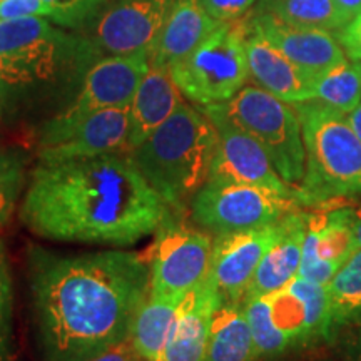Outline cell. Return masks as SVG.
Masks as SVG:
<instances>
[{"label": "cell", "instance_id": "6da1fadb", "mask_svg": "<svg viewBox=\"0 0 361 361\" xmlns=\"http://www.w3.org/2000/svg\"><path fill=\"white\" fill-rule=\"evenodd\" d=\"M30 291L45 361H89L130 335L149 296L151 269L137 252L29 251Z\"/></svg>", "mask_w": 361, "mask_h": 361}, {"label": "cell", "instance_id": "7a4b0ae2", "mask_svg": "<svg viewBox=\"0 0 361 361\" xmlns=\"http://www.w3.org/2000/svg\"><path fill=\"white\" fill-rule=\"evenodd\" d=\"M166 211L129 151H121L40 161L20 219L44 239L126 247L154 234Z\"/></svg>", "mask_w": 361, "mask_h": 361}, {"label": "cell", "instance_id": "3957f363", "mask_svg": "<svg viewBox=\"0 0 361 361\" xmlns=\"http://www.w3.org/2000/svg\"><path fill=\"white\" fill-rule=\"evenodd\" d=\"M218 141L206 112L183 102L129 154L166 207L180 214L209 179Z\"/></svg>", "mask_w": 361, "mask_h": 361}, {"label": "cell", "instance_id": "277c9868", "mask_svg": "<svg viewBox=\"0 0 361 361\" xmlns=\"http://www.w3.org/2000/svg\"><path fill=\"white\" fill-rule=\"evenodd\" d=\"M293 106L306 151V173L296 188L300 206L361 196V141L348 116L316 99Z\"/></svg>", "mask_w": 361, "mask_h": 361}, {"label": "cell", "instance_id": "5b68a950", "mask_svg": "<svg viewBox=\"0 0 361 361\" xmlns=\"http://www.w3.org/2000/svg\"><path fill=\"white\" fill-rule=\"evenodd\" d=\"M250 17L223 22L188 57L169 67L183 96L209 106L233 99L250 80L246 37Z\"/></svg>", "mask_w": 361, "mask_h": 361}, {"label": "cell", "instance_id": "8992f818", "mask_svg": "<svg viewBox=\"0 0 361 361\" xmlns=\"http://www.w3.org/2000/svg\"><path fill=\"white\" fill-rule=\"evenodd\" d=\"M221 107L234 124L259 142L284 183L295 189L300 186L306 173V151L295 106L256 84H246Z\"/></svg>", "mask_w": 361, "mask_h": 361}, {"label": "cell", "instance_id": "52a82bcc", "mask_svg": "<svg viewBox=\"0 0 361 361\" xmlns=\"http://www.w3.org/2000/svg\"><path fill=\"white\" fill-rule=\"evenodd\" d=\"M298 207L296 196L252 184L207 179L194 194L189 213L200 228L219 236L274 224Z\"/></svg>", "mask_w": 361, "mask_h": 361}, {"label": "cell", "instance_id": "ba28073f", "mask_svg": "<svg viewBox=\"0 0 361 361\" xmlns=\"http://www.w3.org/2000/svg\"><path fill=\"white\" fill-rule=\"evenodd\" d=\"M64 40L45 17L0 19V82L6 92L56 82L67 64Z\"/></svg>", "mask_w": 361, "mask_h": 361}, {"label": "cell", "instance_id": "9c48e42d", "mask_svg": "<svg viewBox=\"0 0 361 361\" xmlns=\"http://www.w3.org/2000/svg\"><path fill=\"white\" fill-rule=\"evenodd\" d=\"M213 251L209 234L197 231L179 219V213L164 219L156 231V241L144 255L151 269L149 296L183 301L207 279Z\"/></svg>", "mask_w": 361, "mask_h": 361}, {"label": "cell", "instance_id": "30bf717a", "mask_svg": "<svg viewBox=\"0 0 361 361\" xmlns=\"http://www.w3.org/2000/svg\"><path fill=\"white\" fill-rule=\"evenodd\" d=\"M147 71L149 54L99 59L84 74L78 96L44 126L42 133H57L94 112L129 106Z\"/></svg>", "mask_w": 361, "mask_h": 361}, {"label": "cell", "instance_id": "8fae6325", "mask_svg": "<svg viewBox=\"0 0 361 361\" xmlns=\"http://www.w3.org/2000/svg\"><path fill=\"white\" fill-rule=\"evenodd\" d=\"M201 109L213 121L219 135L209 179L252 184L296 196V189L281 179L259 142L234 124L221 104L201 106Z\"/></svg>", "mask_w": 361, "mask_h": 361}, {"label": "cell", "instance_id": "7c38bea8", "mask_svg": "<svg viewBox=\"0 0 361 361\" xmlns=\"http://www.w3.org/2000/svg\"><path fill=\"white\" fill-rule=\"evenodd\" d=\"M288 216L264 228L219 234L213 239L207 281L221 300L243 303L263 256L286 231Z\"/></svg>", "mask_w": 361, "mask_h": 361}, {"label": "cell", "instance_id": "4fadbf2b", "mask_svg": "<svg viewBox=\"0 0 361 361\" xmlns=\"http://www.w3.org/2000/svg\"><path fill=\"white\" fill-rule=\"evenodd\" d=\"M173 0H119L102 13L94 37L111 56L151 54Z\"/></svg>", "mask_w": 361, "mask_h": 361}, {"label": "cell", "instance_id": "5bb4252c", "mask_svg": "<svg viewBox=\"0 0 361 361\" xmlns=\"http://www.w3.org/2000/svg\"><path fill=\"white\" fill-rule=\"evenodd\" d=\"M129 106L94 112L71 128L42 133L40 161H67L128 151Z\"/></svg>", "mask_w": 361, "mask_h": 361}, {"label": "cell", "instance_id": "9a60e30c", "mask_svg": "<svg viewBox=\"0 0 361 361\" xmlns=\"http://www.w3.org/2000/svg\"><path fill=\"white\" fill-rule=\"evenodd\" d=\"M274 326L291 348H305L329 340L326 286L298 276L281 290L266 296Z\"/></svg>", "mask_w": 361, "mask_h": 361}, {"label": "cell", "instance_id": "2e32d148", "mask_svg": "<svg viewBox=\"0 0 361 361\" xmlns=\"http://www.w3.org/2000/svg\"><path fill=\"white\" fill-rule=\"evenodd\" d=\"M355 251L353 207L306 213L300 276L326 286Z\"/></svg>", "mask_w": 361, "mask_h": 361}, {"label": "cell", "instance_id": "e0dca14e", "mask_svg": "<svg viewBox=\"0 0 361 361\" xmlns=\"http://www.w3.org/2000/svg\"><path fill=\"white\" fill-rule=\"evenodd\" d=\"M251 24L278 51L314 78L350 59L336 35L326 30L286 24L271 13L258 11L251 16Z\"/></svg>", "mask_w": 361, "mask_h": 361}, {"label": "cell", "instance_id": "ac0fdd59", "mask_svg": "<svg viewBox=\"0 0 361 361\" xmlns=\"http://www.w3.org/2000/svg\"><path fill=\"white\" fill-rule=\"evenodd\" d=\"M250 78L258 87L268 90L288 104L306 102L314 99V75L301 69L278 51L259 30L251 24L246 37Z\"/></svg>", "mask_w": 361, "mask_h": 361}, {"label": "cell", "instance_id": "d6986e66", "mask_svg": "<svg viewBox=\"0 0 361 361\" xmlns=\"http://www.w3.org/2000/svg\"><path fill=\"white\" fill-rule=\"evenodd\" d=\"M221 301L207 279L186 295L176 313L159 361H206L211 318Z\"/></svg>", "mask_w": 361, "mask_h": 361}, {"label": "cell", "instance_id": "ffe728a7", "mask_svg": "<svg viewBox=\"0 0 361 361\" xmlns=\"http://www.w3.org/2000/svg\"><path fill=\"white\" fill-rule=\"evenodd\" d=\"M183 102V92L174 82L168 67L149 62V71L129 104L128 151L146 141Z\"/></svg>", "mask_w": 361, "mask_h": 361}, {"label": "cell", "instance_id": "44dd1931", "mask_svg": "<svg viewBox=\"0 0 361 361\" xmlns=\"http://www.w3.org/2000/svg\"><path fill=\"white\" fill-rule=\"evenodd\" d=\"M219 24L223 22L213 19L200 0H173L168 20L149 54V62L169 69L200 47Z\"/></svg>", "mask_w": 361, "mask_h": 361}, {"label": "cell", "instance_id": "7402d4cb", "mask_svg": "<svg viewBox=\"0 0 361 361\" xmlns=\"http://www.w3.org/2000/svg\"><path fill=\"white\" fill-rule=\"evenodd\" d=\"M305 233L306 213L295 211L288 216L286 231L261 259L243 301L268 296L271 293L281 290L300 274Z\"/></svg>", "mask_w": 361, "mask_h": 361}, {"label": "cell", "instance_id": "603a6c76", "mask_svg": "<svg viewBox=\"0 0 361 361\" xmlns=\"http://www.w3.org/2000/svg\"><path fill=\"white\" fill-rule=\"evenodd\" d=\"M206 361H259L243 303L221 301L214 310Z\"/></svg>", "mask_w": 361, "mask_h": 361}, {"label": "cell", "instance_id": "cb8c5ba5", "mask_svg": "<svg viewBox=\"0 0 361 361\" xmlns=\"http://www.w3.org/2000/svg\"><path fill=\"white\" fill-rule=\"evenodd\" d=\"M329 340L361 316V250L340 266L326 284Z\"/></svg>", "mask_w": 361, "mask_h": 361}, {"label": "cell", "instance_id": "d4e9b609", "mask_svg": "<svg viewBox=\"0 0 361 361\" xmlns=\"http://www.w3.org/2000/svg\"><path fill=\"white\" fill-rule=\"evenodd\" d=\"M180 301L147 296L130 328V341L146 361H159Z\"/></svg>", "mask_w": 361, "mask_h": 361}, {"label": "cell", "instance_id": "484cf974", "mask_svg": "<svg viewBox=\"0 0 361 361\" xmlns=\"http://www.w3.org/2000/svg\"><path fill=\"white\" fill-rule=\"evenodd\" d=\"M258 12H266L286 24L311 27L338 35L348 25L333 0H261Z\"/></svg>", "mask_w": 361, "mask_h": 361}, {"label": "cell", "instance_id": "4316f807", "mask_svg": "<svg viewBox=\"0 0 361 361\" xmlns=\"http://www.w3.org/2000/svg\"><path fill=\"white\" fill-rule=\"evenodd\" d=\"M314 99L350 114L361 104V71L356 61H345L314 78Z\"/></svg>", "mask_w": 361, "mask_h": 361}, {"label": "cell", "instance_id": "83f0119b", "mask_svg": "<svg viewBox=\"0 0 361 361\" xmlns=\"http://www.w3.org/2000/svg\"><path fill=\"white\" fill-rule=\"evenodd\" d=\"M243 310H245L246 319L250 323L259 360H276L293 350L286 336L274 326L273 319H271L268 298L261 296L243 301Z\"/></svg>", "mask_w": 361, "mask_h": 361}, {"label": "cell", "instance_id": "f1b7e54d", "mask_svg": "<svg viewBox=\"0 0 361 361\" xmlns=\"http://www.w3.org/2000/svg\"><path fill=\"white\" fill-rule=\"evenodd\" d=\"M13 288L6 246L0 241V361H12Z\"/></svg>", "mask_w": 361, "mask_h": 361}, {"label": "cell", "instance_id": "f546056e", "mask_svg": "<svg viewBox=\"0 0 361 361\" xmlns=\"http://www.w3.org/2000/svg\"><path fill=\"white\" fill-rule=\"evenodd\" d=\"M27 157L20 149L0 146V189L20 192Z\"/></svg>", "mask_w": 361, "mask_h": 361}, {"label": "cell", "instance_id": "4dcf8cb0", "mask_svg": "<svg viewBox=\"0 0 361 361\" xmlns=\"http://www.w3.org/2000/svg\"><path fill=\"white\" fill-rule=\"evenodd\" d=\"M51 8V20L61 25H75L99 7L102 0H44Z\"/></svg>", "mask_w": 361, "mask_h": 361}, {"label": "cell", "instance_id": "1f68e13d", "mask_svg": "<svg viewBox=\"0 0 361 361\" xmlns=\"http://www.w3.org/2000/svg\"><path fill=\"white\" fill-rule=\"evenodd\" d=\"M204 11L218 22L245 19L258 0H200Z\"/></svg>", "mask_w": 361, "mask_h": 361}, {"label": "cell", "instance_id": "d6a6232c", "mask_svg": "<svg viewBox=\"0 0 361 361\" xmlns=\"http://www.w3.org/2000/svg\"><path fill=\"white\" fill-rule=\"evenodd\" d=\"M45 17L51 19V8L44 0H0V19Z\"/></svg>", "mask_w": 361, "mask_h": 361}, {"label": "cell", "instance_id": "836d02e7", "mask_svg": "<svg viewBox=\"0 0 361 361\" xmlns=\"http://www.w3.org/2000/svg\"><path fill=\"white\" fill-rule=\"evenodd\" d=\"M336 37L340 40L341 47L345 49L346 56L351 61L361 62V13L358 17H355Z\"/></svg>", "mask_w": 361, "mask_h": 361}, {"label": "cell", "instance_id": "e575fe53", "mask_svg": "<svg viewBox=\"0 0 361 361\" xmlns=\"http://www.w3.org/2000/svg\"><path fill=\"white\" fill-rule=\"evenodd\" d=\"M89 361H146L141 355L137 353V350L134 348L130 338H126L124 341L117 343L116 346H112L111 350L104 351L102 355L96 356V358Z\"/></svg>", "mask_w": 361, "mask_h": 361}, {"label": "cell", "instance_id": "d590c367", "mask_svg": "<svg viewBox=\"0 0 361 361\" xmlns=\"http://www.w3.org/2000/svg\"><path fill=\"white\" fill-rule=\"evenodd\" d=\"M17 197L19 192L11 191V189H0V228L11 219L13 213V207H16Z\"/></svg>", "mask_w": 361, "mask_h": 361}, {"label": "cell", "instance_id": "8d00e7d4", "mask_svg": "<svg viewBox=\"0 0 361 361\" xmlns=\"http://www.w3.org/2000/svg\"><path fill=\"white\" fill-rule=\"evenodd\" d=\"M353 331L346 341V356L350 361H361V323L351 324Z\"/></svg>", "mask_w": 361, "mask_h": 361}, {"label": "cell", "instance_id": "74e56055", "mask_svg": "<svg viewBox=\"0 0 361 361\" xmlns=\"http://www.w3.org/2000/svg\"><path fill=\"white\" fill-rule=\"evenodd\" d=\"M333 2L348 24L361 13V0H333Z\"/></svg>", "mask_w": 361, "mask_h": 361}, {"label": "cell", "instance_id": "f35d334b", "mask_svg": "<svg viewBox=\"0 0 361 361\" xmlns=\"http://www.w3.org/2000/svg\"><path fill=\"white\" fill-rule=\"evenodd\" d=\"M353 234L356 250H361V206L353 207Z\"/></svg>", "mask_w": 361, "mask_h": 361}, {"label": "cell", "instance_id": "ab89813d", "mask_svg": "<svg viewBox=\"0 0 361 361\" xmlns=\"http://www.w3.org/2000/svg\"><path fill=\"white\" fill-rule=\"evenodd\" d=\"M346 116H348L351 128H353L356 135H358L360 141H361V104L358 107H356V109H353L350 112V114H346Z\"/></svg>", "mask_w": 361, "mask_h": 361}, {"label": "cell", "instance_id": "60d3db41", "mask_svg": "<svg viewBox=\"0 0 361 361\" xmlns=\"http://www.w3.org/2000/svg\"><path fill=\"white\" fill-rule=\"evenodd\" d=\"M6 89H4L2 82H0V109H2V104H4V99H6Z\"/></svg>", "mask_w": 361, "mask_h": 361}, {"label": "cell", "instance_id": "b9f144b4", "mask_svg": "<svg viewBox=\"0 0 361 361\" xmlns=\"http://www.w3.org/2000/svg\"><path fill=\"white\" fill-rule=\"evenodd\" d=\"M355 323H361V316H360V318H358V319H356V322H355ZM355 323H353V324H355Z\"/></svg>", "mask_w": 361, "mask_h": 361}, {"label": "cell", "instance_id": "7bdbcfd3", "mask_svg": "<svg viewBox=\"0 0 361 361\" xmlns=\"http://www.w3.org/2000/svg\"><path fill=\"white\" fill-rule=\"evenodd\" d=\"M356 62H358V61H356ZM358 64H360V71H361V62H358Z\"/></svg>", "mask_w": 361, "mask_h": 361}]
</instances>
